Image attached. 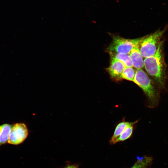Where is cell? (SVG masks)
Wrapping results in <instances>:
<instances>
[{
	"instance_id": "cell-14",
	"label": "cell",
	"mask_w": 168,
	"mask_h": 168,
	"mask_svg": "<svg viewBox=\"0 0 168 168\" xmlns=\"http://www.w3.org/2000/svg\"><path fill=\"white\" fill-rule=\"evenodd\" d=\"M63 168H77L76 165L68 164Z\"/></svg>"
},
{
	"instance_id": "cell-12",
	"label": "cell",
	"mask_w": 168,
	"mask_h": 168,
	"mask_svg": "<svg viewBox=\"0 0 168 168\" xmlns=\"http://www.w3.org/2000/svg\"><path fill=\"white\" fill-rule=\"evenodd\" d=\"M152 158L144 156L138 159L137 161L131 168H147L152 162Z\"/></svg>"
},
{
	"instance_id": "cell-10",
	"label": "cell",
	"mask_w": 168,
	"mask_h": 168,
	"mask_svg": "<svg viewBox=\"0 0 168 168\" xmlns=\"http://www.w3.org/2000/svg\"><path fill=\"white\" fill-rule=\"evenodd\" d=\"M138 122V121L133 122L132 124L128 126L120 136L114 141L112 144H114L120 142L124 141L129 138L133 133V126Z\"/></svg>"
},
{
	"instance_id": "cell-6",
	"label": "cell",
	"mask_w": 168,
	"mask_h": 168,
	"mask_svg": "<svg viewBox=\"0 0 168 168\" xmlns=\"http://www.w3.org/2000/svg\"><path fill=\"white\" fill-rule=\"evenodd\" d=\"M110 58V65L106 70L112 79L115 81H120V76L126 66L121 61Z\"/></svg>"
},
{
	"instance_id": "cell-3",
	"label": "cell",
	"mask_w": 168,
	"mask_h": 168,
	"mask_svg": "<svg viewBox=\"0 0 168 168\" xmlns=\"http://www.w3.org/2000/svg\"><path fill=\"white\" fill-rule=\"evenodd\" d=\"M165 31V30H159L143 37L139 47L143 57L145 58L155 54L161 42V39Z\"/></svg>"
},
{
	"instance_id": "cell-8",
	"label": "cell",
	"mask_w": 168,
	"mask_h": 168,
	"mask_svg": "<svg viewBox=\"0 0 168 168\" xmlns=\"http://www.w3.org/2000/svg\"><path fill=\"white\" fill-rule=\"evenodd\" d=\"M12 125L7 124L0 125V147L7 143Z\"/></svg>"
},
{
	"instance_id": "cell-5",
	"label": "cell",
	"mask_w": 168,
	"mask_h": 168,
	"mask_svg": "<svg viewBox=\"0 0 168 168\" xmlns=\"http://www.w3.org/2000/svg\"><path fill=\"white\" fill-rule=\"evenodd\" d=\"M28 134V129L25 124H15L12 125L7 143L15 145L19 144L26 139Z\"/></svg>"
},
{
	"instance_id": "cell-13",
	"label": "cell",
	"mask_w": 168,
	"mask_h": 168,
	"mask_svg": "<svg viewBox=\"0 0 168 168\" xmlns=\"http://www.w3.org/2000/svg\"><path fill=\"white\" fill-rule=\"evenodd\" d=\"M136 71L132 67H126L120 76L121 80L124 79L133 82Z\"/></svg>"
},
{
	"instance_id": "cell-4",
	"label": "cell",
	"mask_w": 168,
	"mask_h": 168,
	"mask_svg": "<svg viewBox=\"0 0 168 168\" xmlns=\"http://www.w3.org/2000/svg\"><path fill=\"white\" fill-rule=\"evenodd\" d=\"M143 37L130 39L114 36L112 42L106 49L108 52L129 54L133 49L139 45Z\"/></svg>"
},
{
	"instance_id": "cell-9",
	"label": "cell",
	"mask_w": 168,
	"mask_h": 168,
	"mask_svg": "<svg viewBox=\"0 0 168 168\" xmlns=\"http://www.w3.org/2000/svg\"><path fill=\"white\" fill-rule=\"evenodd\" d=\"M110 58H113L122 62L127 67H132L129 54H124L113 52H108Z\"/></svg>"
},
{
	"instance_id": "cell-1",
	"label": "cell",
	"mask_w": 168,
	"mask_h": 168,
	"mask_svg": "<svg viewBox=\"0 0 168 168\" xmlns=\"http://www.w3.org/2000/svg\"><path fill=\"white\" fill-rule=\"evenodd\" d=\"M144 64L147 73L156 84L160 89H163L165 86L166 74L162 41L155 54L145 58L144 60Z\"/></svg>"
},
{
	"instance_id": "cell-11",
	"label": "cell",
	"mask_w": 168,
	"mask_h": 168,
	"mask_svg": "<svg viewBox=\"0 0 168 168\" xmlns=\"http://www.w3.org/2000/svg\"><path fill=\"white\" fill-rule=\"evenodd\" d=\"M133 122L123 121L119 123L115 128L114 134L110 140L111 143H113L114 141L120 136L124 129Z\"/></svg>"
},
{
	"instance_id": "cell-7",
	"label": "cell",
	"mask_w": 168,
	"mask_h": 168,
	"mask_svg": "<svg viewBox=\"0 0 168 168\" xmlns=\"http://www.w3.org/2000/svg\"><path fill=\"white\" fill-rule=\"evenodd\" d=\"M139 47L134 48L129 54L133 67L137 69H142L144 67V60Z\"/></svg>"
},
{
	"instance_id": "cell-2",
	"label": "cell",
	"mask_w": 168,
	"mask_h": 168,
	"mask_svg": "<svg viewBox=\"0 0 168 168\" xmlns=\"http://www.w3.org/2000/svg\"><path fill=\"white\" fill-rule=\"evenodd\" d=\"M133 82L143 91L148 101V106L154 107L160 99L159 88L142 69L136 70Z\"/></svg>"
}]
</instances>
